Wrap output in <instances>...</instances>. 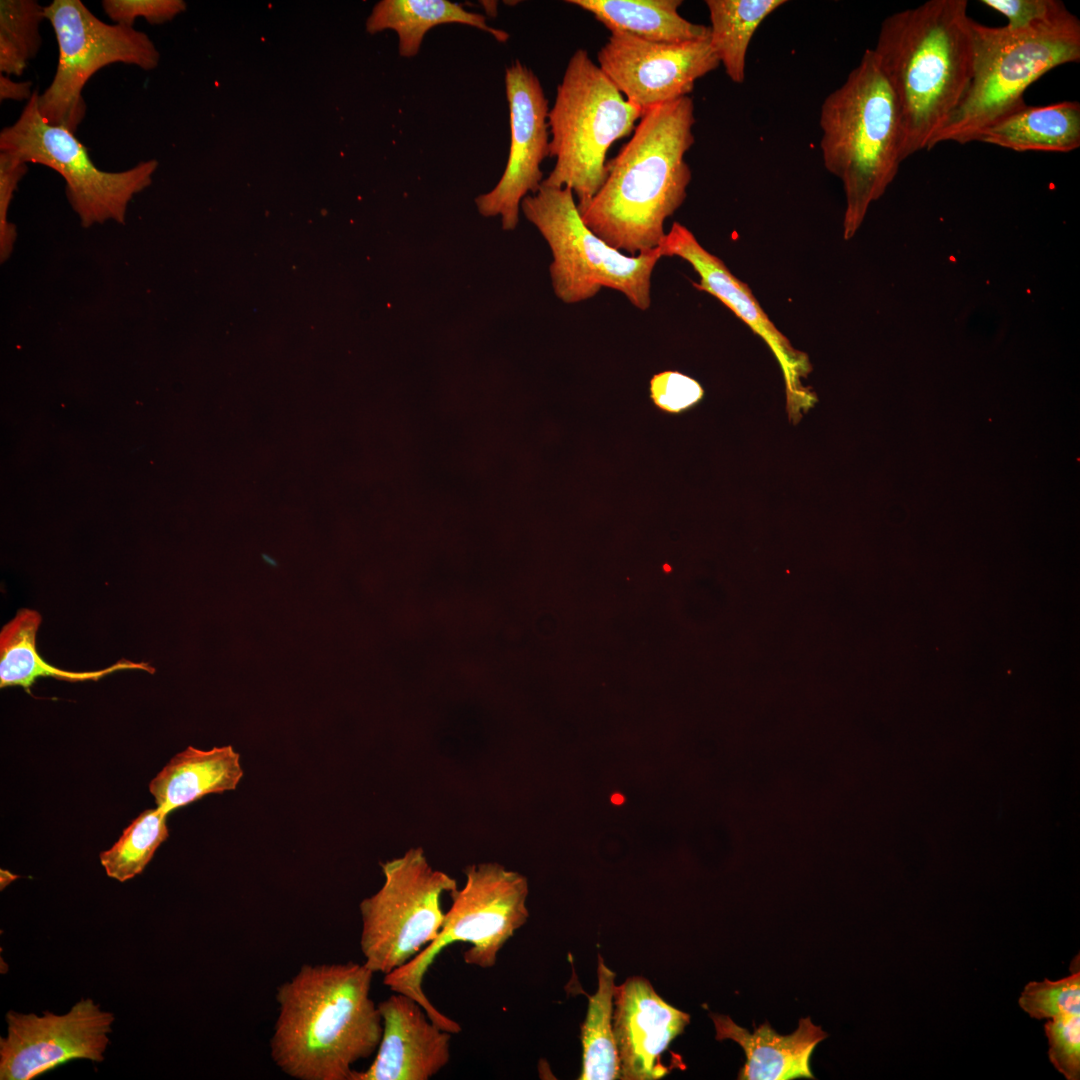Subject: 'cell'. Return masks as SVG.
<instances>
[{"instance_id": "obj_1", "label": "cell", "mask_w": 1080, "mask_h": 1080, "mask_svg": "<svg viewBox=\"0 0 1080 1080\" xmlns=\"http://www.w3.org/2000/svg\"><path fill=\"white\" fill-rule=\"evenodd\" d=\"M694 102L685 96L647 110L630 140L607 161L601 188L580 212L611 247L636 256L656 249L664 223L683 204L692 173Z\"/></svg>"}, {"instance_id": "obj_2", "label": "cell", "mask_w": 1080, "mask_h": 1080, "mask_svg": "<svg viewBox=\"0 0 1080 1080\" xmlns=\"http://www.w3.org/2000/svg\"><path fill=\"white\" fill-rule=\"evenodd\" d=\"M363 963L304 964L277 989L270 1055L298 1080H352L353 1066L376 1052L382 1019Z\"/></svg>"}, {"instance_id": "obj_3", "label": "cell", "mask_w": 1080, "mask_h": 1080, "mask_svg": "<svg viewBox=\"0 0 1080 1080\" xmlns=\"http://www.w3.org/2000/svg\"><path fill=\"white\" fill-rule=\"evenodd\" d=\"M966 0H929L881 24L873 52L895 96L902 161L926 150L963 98L973 72Z\"/></svg>"}, {"instance_id": "obj_4", "label": "cell", "mask_w": 1080, "mask_h": 1080, "mask_svg": "<svg viewBox=\"0 0 1080 1080\" xmlns=\"http://www.w3.org/2000/svg\"><path fill=\"white\" fill-rule=\"evenodd\" d=\"M819 124L824 166L843 185V237L848 240L902 162L898 105L872 49L824 99Z\"/></svg>"}, {"instance_id": "obj_5", "label": "cell", "mask_w": 1080, "mask_h": 1080, "mask_svg": "<svg viewBox=\"0 0 1080 1080\" xmlns=\"http://www.w3.org/2000/svg\"><path fill=\"white\" fill-rule=\"evenodd\" d=\"M973 72L969 86L926 150L943 142L976 141L986 127L1026 105L1024 92L1050 70L1080 60V21L1071 14L1024 30L972 21Z\"/></svg>"}, {"instance_id": "obj_6", "label": "cell", "mask_w": 1080, "mask_h": 1080, "mask_svg": "<svg viewBox=\"0 0 1080 1080\" xmlns=\"http://www.w3.org/2000/svg\"><path fill=\"white\" fill-rule=\"evenodd\" d=\"M642 115L588 52L577 49L548 112L549 156L556 162L541 185L570 188L583 211L605 181L609 148L630 135Z\"/></svg>"}, {"instance_id": "obj_7", "label": "cell", "mask_w": 1080, "mask_h": 1080, "mask_svg": "<svg viewBox=\"0 0 1080 1080\" xmlns=\"http://www.w3.org/2000/svg\"><path fill=\"white\" fill-rule=\"evenodd\" d=\"M464 874L463 888L449 893L452 905L437 938L383 979L391 991L416 1000L438 1027L452 1034L462 1030L460 1024L435 1008L424 993L423 980L429 967L445 947L464 942L469 944L463 952L466 964L492 968L500 950L529 917L528 882L523 875L495 862L469 865Z\"/></svg>"}, {"instance_id": "obj_8", "label": "cell", "mask_w": 1080, "mask_h": 1080, "mask_svg": "<svg viewBox=\"0 0 1080 1080\" xmlns=\"http://www.w3.org/2000/svg\"><path fill=\"white\" fill-rule=\"evenodd\" d=\"M520 208L551 249L552 286L561 301L579 303L610 288L637 309L650 307L651 276L662 258L659 248L631 256L608 245L584 224L568 187L541 185L524 197Z\"/></svg>"}, {"instance_id": "obj_9", "label": "cell", "mask_w": 1080, "mask_h": 1080, "mask_svg": "<svg viewBox=\"0 0 1080 1080\" xmlns=\"http://www.w3.org/2000/svg\"><path fill=\"white\" fill-rule=\"evenodd\" d=\"M39 94L34 91L18 119L1 130L0 152L60 174L69 204L84 228L107 221L124 224L133 197L152 184L157 160L119 172L99 169L74 132L42 117Z\"/></svg>"}, {"instance_id": "obj_10", "label": "cell", "mask_w": 1080, "mask_h": 1080, "mask_svg": "<svg viewBox=\"0 0 1080 1080\" xmlns=\"http://www.w3.org/2000/svg\"><path fill=\"white\" fill-rule=\"evenodd\" d=\"M384 882L360 902L364 964L386 975L416 957L438 936L445 917L441 898L457 881L434 869L424 850L411 848L381 864Z\"/></svg>"}, {"instance_id": "obj_11", "label": "cell", "mask_w": 1080, "mask_h": 1080, "mask_svg": "<svg viewBox=\"0 0 1080 1080\" xmlns=\"http://www.w3.org/2000/svg\"><path fill=\"white\" fill-rule=\"evenodd\" d=\"M45 19L58 45L55 75L38 98L49 124L76 133L86 114L83 89L105 66L123 63L150 71L159 64V51L146 33L103 22L80 0H53L45 6Z\"/></svg>"}, {"instance_id": "obj_12", "label": "cell", "mask_w": 1080, "mask_h": 1080, "mask_svg": "<svg viewBox=\"0 0 1080 1080\" xmlns=\"http://www.w3.org/2000/svg\"><path fill=\"white\" fill-rule=\"evenodd\" d=\"M7 1036L0 1037V1079L31 1080L74 1059L104 1060L112 1013L81 999L63 1015L45 1011L7 1012Z\"/></svg>"}, {"instance_id": "obj_13", "label": "cell", "mask_w": 1080, "mask_h": 1080, "mask_svg": "<svg viewBox=\"0 0 1080 1080\" xmlns=\"http://www.w3.org/2000/svg\"><path fill=\"white\" fill-rule=\"evenodd\" d=\"M598 66L624 98L643 114L689 96L698 79L720 62L709 38L681 43L647 41L612 31L597 53Z\"/></svg>"}, {"instance_id": "obj_14", "label": "cell", "mask_w": 1080, "mask_h": 1080, "mask_svg": "<svg viewBox=\"0 0 1080 1080\" xmlns=\"http://www.w3.org/2000/svg\"><path fill=\"white\" fill-rule=\"evenodd\" d=\"M509 106L510 147L505 170L497 185L475 199L485 217L500 216L504 230L519 221L521 202L536 193L543 181L540 165L549 156V105L535 73L514 61L505 70Z\"/></svg>"}, {"instance_id": "obj_15", "label": "cell", "mask_w": 1080, "mask_h": 1080, "mask_svg": "<svg viewBox=\"0 0 1080 1080\" xmlns=\"http://www.w3.org/2000/svg\"><path fill=\"white\" fill-rule=\"evenodd\" d=\"M689 1022V1014L663 1000L643 977L633 976L615 986L613 1029L620 1079L665 1077L673 1068L663 1056Z\"/></svg>"}, {"instance_id": "obj_16", "label": "cell", "mask_w": 1080, "mask_h": 1080, "mask_svg": "<svg viewBox=\"0 0 1080 1080\" xmlns=\"http://www.w3.org/2000/svg\"><path fill=\"white\" fill-rule=\"evenodd\" d=\"M382 1035L376 1056L352 1080H428L450 1060L452 1033L438 1027L413 998L395 993L378 1004Z\"/></svg>"}, {"instance_id": "obj_17", "label": "cell", "mask_w": 1080, "mask_h": 1080, "mask_svg": "<svg viewBox=\"0 0 1080 1080\" xmlns=\"http://www.w3.org/2000/svg\"><path fill=\"white\" fill-rule=\"evenodd\" d=\"M658 248L662 257L676 256L692 266L700 278L698 283H693L694 287L716 297L759 335L778 358L788 390L793 394L800 391V377L810 369L807 356L794 349L775 327L749 286L733 275L720 258L707 251L679 222L672 224Z\"/></svg>"}, {"instance_id": "obj_18", "label": "cell", "mask_w": 1080, "mask_h": 1080, "mask_svg": "<svg viewBox=\"0 0 1080 1080\" xmlns=\"http://www.w3.org/2000/svg\"><path fill=\"white\" fill-rule=\"evenodd\" d=\"M716 1039H731L744 1050L746 1062L738 1073L743 1080H790L811 1078L810 1059L816 1045L827 1034L805 1018L790 1035H779L766 1022L753 1033L725 1015L710 1014Z\"/></svg>"}, {"instance_id": "obj_19", "label": "cell", "mask_w": 1080, "mask_h": 1080, "mask_svg": "<svg viewBox=\"0 0 1080 1080\" xmlns=\"http://www.w3.org/2000/svg\"><path fill=\"white\" fill-rule=\"evenodd\" d=\"M240 754L232 746L201 750L188 746L150 781L156 807L166 814L209 794L235 790L243 777Z\"/></svg>"}, {"instance_id": "obj_20", "label": "cell", "mask_w": 1080, "mask_h": 1080, "mask_svg": "<svg viewBox=\"0 0 1080 1080\" xmlns=\"http://www.w3.org/2000/svg\"><path fill=\"white\" fill-rule=\"evenodd\" d=\"M976 141L1017 152H1071L1080 147V104H1026L986 127Z\"/></svg>"}, {"instance_id": "obj_21", "label": "cell", "mask_w": 1080, "mask_h": 1080, "mask_svg": "<svg viewBox=\"0 0 1080 1080\" xmlns=\"http://www.w3.org/2000/svg\"><path fill=\"white\" fill-rule=\"evenodd\" d=\"M41 621V615L37 611L24 608L2 627L0 632L1 688L20 686L29 692L35 680L42 676L80 682L97 681L121 670H143L150 674L155 672V668L147 662H133L126 659L95 671L74 672L57 668L46 662L37 651L36 637Z\"/></svg>"}, {"instance_id": "obj_22", "label": "cell", "mask_w": 1080, "mask_h": 1080, "mask_svg": "<svg viewBox=\"0 0 1080 1080\" xmlns=\"http://www.w3.org/2000/svg\"><path fill=\"white\" fill-rule=\"evenodd\" d=\"M590 12L610 32L622 31L635 37L664 43L708 39L709 26L682 17L681 0H568Z\"/></svg>"}, {"instance_id": "obj_23", "label": "cell", "mask_w": 1080, "mask_h": 1080, "mask_svg": "<svg viewBox=\"0 0 1080 1080\" xmlns=\"http://www.w3.org/2000/svg\"><path fill=\"white\" fill-rule=\"evenodd\" d=\"M458 23L475 27L505 42L507 32L493 28L480 13L470 12L448 0H383L377 3L366 21V30L377 33L386 29L398 35L402 57L418 54L426 33L441 24Z\"/></svg>"}, {"instance_id": "obj_24", "label": "cell", "mask_w": 1080, "mask_h": 1080, "mask_svg": "<svg viewBox=\"0 0 1080 1080\" xmlns=\"http://www.w3.org/2000/svg\"><path fill=\"white\" fill-rule=\"evenodd\" d=\"M785 3V0L705 1L711 23V48L734 83L742 84L745 80L748 47L758 27Z\"/></svg>"}, {"instance_id": "obj_25", "label": "cell", "mask_w": 1080, "mask_h": 1080, "mask_svg": "<svg viewBox=\"0 0 1080 1080\" xmlns=\"http://www.w3.org/2000/svg\"><path fill=\"white\" fill-rule=\"evenodd\" d=\"M598 989L589 996L581 1029L583 1047L580 1080L620 1078V1063L613 1029L615 973L598 956Z\"/></svg>"}, {"instance_id": "obj_26", "label": "cell", "mask_w": 1080, "mask_h": 1080, "mask_svg": "<svg viewBox=\"0 0 1080 1080\" xmlns=\"http://www.w3.org/2000/svg\"><path fill=\"white\" fill-rule=\"evenodd\" d=\"M167 815L158 807L144 810L123 830L112 847L99 854L108 877L126 882L143 872L168 838Z\"/></svg>"}, {"instance_id": "obj_27", "label": "cell", "mask_w": 1080, "mask_h": 1080, "mask_svg": "<svg viewBox=\"0 0 1080 1080\" xmlns=\"http://www.w3.org/2000/svg\"><path fill=\"white\" fill-rule=\"evenodd\" d=\"M45 6L35 0L0 1V71L21 76L42 43Z\"/></svg>"}, {"instance_id": "obj_28", "label": "cell", "mask_w": 1080, "mask_h": 1080, "mask_svg": "<svg viewBox=\"0 0 1080 1080\" xmlns=\"http://www.w3.org/2000/svg\"><path fill=\"white\" fill-rule=\"evenodd\" d=\"M1019 1006L1037 1020L1080 1013V972L1060 980L1031 981L1019 997Z\"/></svg>"}, {"instance_id": "obj_29", "label": "cell", "mask_w": 1080, "mask_h": 1080, "mask_svg": "<svg viewBox=\"0 0 1080 1080\" xmlns=\"http://www.w3.org/2000/svg\"><path fill=\"white\" fill-rule=\"evenodd\" d=\"M1049 1060L1067 1080L1080 1079V1013L1063 1014L1044 1025Z\"/></svg>"}, {"instance_id": "obj_30", "label": "cell", "mask_w": 1080, "mask_h": 1080, "mask_svg": "<svg viewBox=\"0 0 1080 1080\" xmlns=\"http://www.w3.org/2000/svg\"><path fill=\"white\" fill-rule=\"evenodd\" d=\"M985 6L1004 15L1006 28L1024 30L1058 23L1072 13L1059 0H981Z\"/></svg>"}, {"instance_id": "obj_31", "label": "cell", "mask_w": 1080, "mask_h": 1080, "mask_svg": "<svg viewBox=\"0 0 1080 1080\" xmlns=\"http://www.w3.org/2000/svg\"><path fill=\"white\" fill-rule=\"evenodd\" d=\"M650 397L653 403L668 413H681L696 405L704 390L695 379L678 371H663L650 380Z\"/></svg>"}, {"instance_id": "obj_32", "label": "cell", "mask_w": 1080, "mask_h": 1080, "mask_svg": "<svg viewBox=\"0 0 1080 1080\" xmlns=\"http://www.w3.org/2000/svg\"><path fill=\"white\" fill-rule=\"evenodd\" d=\"M102 8L114 22L133 27L138 17L150 24H163L186 9L182 0H103Z\"/></svg>"}, {"instance_id": "obj_33", "label": "cell", "mask_w": 1080, "mask_h": 1080, "mask_svg": "<svg viewBox=\"0 0 1080 1080\" xmlns=\"http://www.w3.org/2000/svg\"><path fill=\"white\" fill-rule=\"evenodd\" d=\"M28 171V164L0 152V260L11 255L17 232L8 220V212L18 184Z\"/></svg>"}, {"instance_id": "obj_34", "label": "cell", "mask_w": 1080, "mask_h": 1080, "mask_svg": "<svg viewBox=\"0 0 1080 1080\" xmlns=\"http://www.w3.org/2000/svg\"><path fill=\"white\" fill-rule=\"evenodd\" d=\"M34 91H32L31 81H14L8 75H0V100H14L26 102L31 98Z\"/></svg>"}, {"instance_id": "obj_35", "label": "cell", "mask_w": 1080, "mask_h": 1080, "mask_svg": "<svg viewBox=\"0 0 1080 1080\" xmlns=\"http://www.w3.org/2000/svg\"><path fill=\"white\" fill-rule=\"evenodd\" d=\"M263 557H264V558L266 559V561H267L268 563H270V564H272V565H276V562L272 561V559H271V558H267V557H266L265 555H263Z\"/></svg>"}]
</instances>
